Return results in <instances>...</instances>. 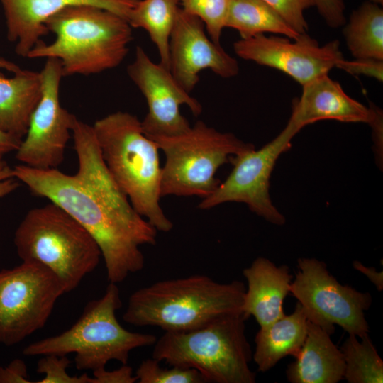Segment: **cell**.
<instances>
[{"mask_svg": "<svg viewBox=\"0 0 383 383\" xmlns=\"http://www.w3.org/2000/svg\"><path fill=\"white\" fill-rule=\"evenodd\" d=\"M72 135L79 163L74 174L23 164L13 168V174L34 195L60 206L91 235L104 260L107 280L117 284L143 268L140 246L155 245L158 231L113 180L92 126L77 119Z\"/></svg>", "mask_w": 383, "mask_h": 383, "instance_id": "obj_1", "label": "cell"}, {"mask_svg": "<svg viewBox=\"0 0 383 383\" xmlns=\"http://www.w3.org/2000/svg\"><path fill=\"white\" fill-rule=\"evenodd\" d=\"M245 292L242 282L220 283L202 274L159 281L130 296L123 318L165 332L191 331L220 316L242 313Z\"/></svg>", "mask_w": 383, "mask_h": 383, "instance_id": "obj_2", "label": "cell"}, {"mask_svg": "<svg viewBox=\"0 0 383 383\" xmlns=\"http://www.w3.org/2000/svg\"><path fill=\"white\" fill-rule=\"evenodd\" d=\"M45 26L55 40L50 44L39 41L27 57L59 60L63 77L116 67L132 40V27L126 19L91 5L66 7L50 17Z\"/></svg>", "mask_w": 383, "mask_h": 383, "instance_id": "obj_3", "label": "cell"}, {"mask_svg": "<svg viewBox=\"0 0 383 383\" xmlns=\"http://www.w3.org/2000/svg\"><path fill=\"white\" fill-rule=\"evenodd\" d=\"M92 127L109 173L133 207L157 231H170L173 223L160 204V149L145 134L141 121L130 113L116 111Z\"/></svg>", "mask_w": 383, "mask_h": 383, "instance_id": "obj_4", "label": "cell"}, {"mask_svg": "<svg viewBox=\"0 0 383 383\" xmlns=\"http://www.w3.org/2000/svg\"><path fill=\"white\" fill-rule=\"evenodd\" d=\"M246 319L243 313H234L191 331L165 332L154 343L152 357L170 366L194 369L205 382L254 383Z\"/></svg>", "mask_w": 383, "mask_h": 383, "instance_id": "obj_5", "label": "cell"}, {"mask_svg": "<svg viewBox=\"0 0 383 383\" xmlns=\"http://www.w3.org/2000/svg\"><path fill=\"white\" fill-rule=\"evenodd\" d=\"M22 261L38 262L50 270L66 292L78 287L96 269L101 252L91 235L55 203L30 209L13 238Z\"/></svg>", "mask_w": 383, "mask_h": 383, "instance_id": "obj_6", "label": "cell"}, {"mask_svg": "<svg viewBox=\"0 0 383 383\" xmlns=\"http://www.w3.org/2000/svg\"><path fill=\"white\" fill-rule=\"evenodd\" d=\"M121 307L116 284L109 283L104 295L89 301L79 319L64 332L33 342L23 350L26 356L74 353L75 367L92 372L103 369L110 360L127 364L130 353L153 345V334L131 332L118 322L116 312Z\"/></svg>", "mask_w": 383, "mask_h": 383, "instance_id": "obj_7", "label": "cell"}, {"mask_svg": "<svg viewBox=\"0 0 383 383\" xmlns=\"http://www.w3.org/2000/svg\"><path fill=\"white\" fill-rule=\"evenodd\" d=\"M165 155L161 170V196L211 194L221 182L215 175L231 157L255 149L231 133L220 132L198 121L175 136H148Z\"/></svg>", "mask_w": 383, "mask_h": 383, "instance_id": "obj_8", "label": "cell"}, {"mask_svg": "<svg viewBox=\"0 0 383 383\" xmlns=\"http://www.w3.org/2000/svg\"><path fill=\"white\" fill-rule=\"evenodd\" d=\"M65 293L57 277L35 262L0 272V343L11 346L43 328Z\"/></svg>", "mask_w": 383, "mask_h": 383, "instance_id": "obj_9", "label": "cell"}, {"mask_svg": "<svg viewBox=\"0 0 383 383\" xmlns=\"http://www.w3.org/2000/svg\"><path fill=\"white\" fill-rule=\"evenodd\" d=\"M289 292L299 301L307 320L330 335L335 331L334 325L360 338L368 335L364 311L371 305L370 294L340 284L323 262L299 259L298 272Z\"/></svg>", "mask_w": 383, "mask_h": 383, "instance_id": "obj_10", "label": "cell"}, {"mask_svg": "<svg viewBox=\"0 0 383 383\" xmlns=\"http://www.w3.org/2000/svg\"><path fill=\"white\" fill-rule=\"evenodd\" d=\"M299 131L289 120L282 132L260 149L231 157L232 171L198 207L206 210L227 202L243 203L266 221L283 225L285 218L270 198V179L279 157L290 148L292 139Z\"/></svg>", "mask_w": 383, "mask_h": 383, "instance_id": "obj_11", "label": "cell"}, {"mask_svg": "<svg viewBox=\"0 0 383 383\" xmlns=\"http://www.w3.org/2000/svg\"><path fill=\"white\" fill-rule=\"evenodd\" d=\"M42 95L30 120L24 139L16 150L21 164L38 170L56 169L64 160L65 151L77 117L60 101L62 64L47 58L40 72Z\"/></svg>", "mask_w": 383, "mask_h": 383, "instance_id": "obj_12", "label": "cell"}, {"mask_svg": "<svg viewBox=\"0 0 383 383\" xmlns=\"http://www.w3.org/2000/svg\"><path fill=\"white\" fill-rule=\"evenodd\" d=\"M127 73L144 96L148 111L141 121L147 136H175L191 126L182 115L180 106L187 105L194 116L202 111L201 104L174 79L170 70L153 62L140 46Z\"/></svg>", "mask_w": 383, "mask_h": 383, "instance_id": "obj_13", "label": "cell"}, {"mask_svg": "<svg viewBox=\"0 0 383 383\" xmlns=\"http://www.w3.org/2000/svg\"><path fill=\"white\" fill-rule=\"evenodd\" d=\"M287 37L260 34L233 43L240 58L277 69L288 74L301 86L315 78L328 74L344 59L338 40L324 45L307 33L291 41Z\"/></svg>", "mask_w": 383, "mask_h": 383, "instance_id": "obj_14", "label": "cell"}, {"mask_svg": "<svg viewBox=\"0 0 383 383\" xmlns=\"http://www.w3.org/2000/svg\"><path fill=\"white\" fill-rule=\"evenodd\" d=\"M170 70L188 92L199 81V73L211 70L223 78L239 72L238 62L221 45L206 35L205 26L196 16L179 8L170 39Z\"/></svg>", "mask_w": 383, "mask_h": 383, "instance_id": "obj_15", "label": "cell"}, {"mask_svg": "<svg viewBox=\"0 0 383 383\" xmlns=\"http://www.w3.org/2000/svg\"><path fill=\"white\" fill-rule=\"evenodd\" d=\"M4 10L7 39L16 43L15 51L27 57L49 31L45 21L66 7L91 5L113 12L128 21L138 0H0Z\"/></svg>", "mask_w": 383, "mask_h": 383, "instance_id": "obj_16", "label": "cell"}, {"mask_svg": "<svg viewBox=\"0 0 383 383\" xmlns=\"http://www.w3.org/2000/svg\"><path fill=\"white\" fill-rule=\"evenodd\" d=\"M302 87L301 97L293 102L289 118L300 130L321 120L369 124L374 117L375 106L367 107L349 96L328 74L315 78Z\"/></svg>", "mask_w": 383, "mask_h": 383, "instance_id": "obj_17", "label": "cell"}, {"mask_svg": "<svg viewBox=\"0 0 383 383\" xmlns=\"http://www.w3.org/2000/svg\"><path fill=\"white\" fill-rule=\"evenodd\" d=\"M248 283L242 313L253 316L260 327L284 315L283 302L289 292L292 275L287 265L276 266L265 257H257L243 272Z\"/></svg>", "mask_w": 383, "mask_h": 383, "instance_id": "obj_18", "label": "cell"}, {"mask_svg": "<svg viewBox=\"0 0 383 383\" xmlns=\"http://www.w3.org/2000/svg\"><path fill=\"white\" fill-rule=\"evenodd\" d=\"M287 370L292 383H337L344 379L345 361L330 335L308 321L305 341Z\"/></svg>", "mask_w": 383, "mask_h": 383, "instance_id": "obj_19", "label": "cell"}, {"mask_svg": "<svg viewBox=\"0 0 383 383\" xmlns=\"http://www.w3.org/2000/svg\"><path fill=\"white\" fill-rule=\"evenodd\" d=\"M41 95L40 72L21 69L11 77L0 72V130L23 140Z\"/></svg>", "mask_w": 383, "mask_h": 383, "instance_id": "obj_20", "label": "cell"}, {"mask_svg": "<svg viewBox=\"0 0 383 383\" xmlns=\"http://www.w3.org/2000/svg\"><path fill=\"white\" fill-rule=\"evenodd\" d=\"M307 329L308 320L299 303L291 314L260 327L252 354L258 370L268 371L287 355L296 357L305 341Z\"/></svg>", "mask_w": 383, "mask_h": 383, "instance_id": "obj_21", "label": "cell"}, {"mask_svg": "<svg viewBox=\"0 0 383 383\" xmlns=\"http://www.w3.org/2000/svg\"><path fill=\"white\" fill-rule=\"evenodd\" d=\"M344 26L345 43L355 59L383 60V9L379 4L362 3Z\"/></svg>", "mask_w": 383, "mask_h": 383, "instance_id": "obj_22", "label": "cell"}, {"mask_svg": "<svg viewBox=\"0 0 383 383\" xmlns=\"http://www.w3.org/2000/svg\"><path fill=\"white\" fill-rule=\"evenodd\" d=\"M226 27L238 30L242 39L265 33L292 40L300 35L263 0H231Z\"/></svg>", "mask_w": 383, "mask_h": 383, "instance_id": "obj_23", "label": "cell"}, {"mask_svg": "<svg viewBox=\"0 0 383 383\" xmlns=\"http://www.w3.org/2000/svg\"><path fill=\"white\" fill-rule=\"evenodd\" d=\"M179 0H138L128 22L145 30L155 45L160 63L170 70V39L176 20Z\"/></svg>", "mask_w": 383, "mask_h": 383, "instance_id": "obj_24", "label": "cell"}, {"mask_svg": "<svg viewBox=\"0 0 383 383\" xmlns=\"http://www.w3.org/2000/svg\"><path fill=\"white\" fill-rule=\"evenodd\" d=\"M340 350L345 361L344 379L349 383H382L383 362L368 335L349 334Z\"/></svg>", "mask_w": 383, "mask_h": 383, "instance_id": "obj_25", "label": "cell"}, {"mask_svg": "<svg viewBox=\"0 0 383 383\" xmlns=\"http://www.w3.org/2000/svg\"><path fill=\"white\" fill-rule=\"evenodd\" d=\"M231 0H179L182 9L196 17L204 24L213 42L221 45L222 30L226 21Z\"/></svg>", "mask_w": 383, "mask_h": 383, "instance_id": "obj_26", "label": "cell"}, {"mask_svg": "<svg viewBox=\"0 0 383 383\" xmlns=\"http://www.w3.org/2000/svg\"><path fill=\"white\" fill-rule=\"evenodd\" d=\"M160 361L152 357L143 360L135 375L139 383H204L201 374L196 370L171 366L165 368Z\"/></svg>", "mask_w": 383, "mask_h": 383, "instance_id": "obj_27", "label": "cell"}, {"mask_svg": "<svg viewBox=\"0 0 383 383\" xmlns=\"http://www.w3.org/2000/svg\"><path fill=\"white\" fill-rule=\"evenodd\" d=\"M70 363L66 355H45L37 365V372L44 374L38 383H91V377L86 373L71 376L67 372Z\"/></svg>", "mask_w": 383, "mask_h": 383, "instance_id": "obj_28", "label": "cell"}, {"mask_svg": "<svg viewBox=\"0 0 383 383\" xmlns=\"http://www.w3.org/2000/svg\"><path fill=\"white\" fill-rule=\"evenodd\" d=\"M269 4L296 32L306 33L309 26L304 11L315 6L314 0H263Z\"/></svg>", "mask_w": 383, "mask_h": 383, "instance_id": "obj_29", "label": "cell"}, {"mask_svg": "<svg viewBox=\"0 0 383 383\" xmlns=\"http://www.w3.org/2000/svg\"><path fill=\"white\" fill-rule=\"evenodd\" d=\"M351 74H363L382 82L383 81V60L374 58H357L354 60H341L335 66Z\"/></svg>", "mask_w": 383, "mask_h": 383, "instance_id": "obj_30", "label": "cell"}, {"mask_svg": "<svg viewBox=\"0 0 383 383\" xmlns=\"http://www.w3.org/2000/svg\"><path fill=\"white\" fill-rule=\"evenodd\" d=\"M319 14L331 28H338L346 23L345 6L343 0H314Z\"/></svg>", "mask_w": 383, "mask_h": 383, "instance_id": "obj_31", "label": "cell"}, {"mask_svg": "<svg viewBox=\"0 0 383 383\" xmlns=\"http://www.w3.org/2000/svg\"><path fill=\"white\" fill-rule=\"evenodd\" d=\"M137 382L133 369L127 364L111 371L105 368L93 372L91 383H134Z\"/></svg>", "mask_w": 383, "mask_h": 383, "instance_id": "obj_32", "label": "cell"}, {"mask_svg": "<svg viewBox=\"0 0 383 383\" xmlns=\"http://www.w3.org/2000/svg\"><path fill=\"white\" fill-rule=\"evenodd\" d=\"M24 361L15 359L7 366L0 367V383H30Z\"/></svg>", "mask_w": 383, "mask_h": 383, "instance_id": "obj_33", "label": "cell"}, {"mask_svg": "<svg viewBox=\"0 0 383 383\" xmlns=\"http://www.w3.org/2000/svg\"><path fill=\"white\" fill-rule=\"evenodd\" d=\"M19 186L13 168L5 160H0V199L14 192Z\"/></svg>", "mask_w": 383, "mask_h": 383, "instance_id": "obj_34", "label": "cell"}, {"mask_svg": "<svg viewBox=\"0 0 383 383\" xmlns=\"http://www.w3.org/2000/svg\"><path fill=\"white\" fill-rule=\"evenodd\" d=\"M21 140L0 130V160L8 153L16 152Z\"/></svg>", "mask_w": 383, "mask_h": 383, "instance_id": "obj_35", "label": "cell"}, {"mask_svg": "<svg viewBox=\"0 0 383 383\" xmlns=\"http://www.w3.org/2000/svg\"><path fill=\"white\" fill-rule=\"evenodd\" d=\"M354 267L365 274L367 278L376 286L379 291L383 289L382 272H377L374 267H367L360 262L356 261L354 262Z\"/></svg>", "mask_w": 383, "mask_h": 383, "instance_id": "obj_36", "label": "cell"}, {"mask_svg": "<svg viewBox=\"0 0 383 383\" xmlns=\"http://www.w3.org/2000/svg\"><path fill=\"white\" fill-rule=\"evenodd\" d=\"M21 68L16 63L8 60L7 59L0 56V70H5L6 71L15 73L20 70Z\"/></svg>", "mask_w": 383, "mask_h": 383, "instance_id": "obj_37", "label": "cell"}, {"mask_svg": "<svg viewBox=\"0 0 383 383\" xmlns=\"http://www.w3.org/2000/svg\"><path fill=\"white\" fill-rule=\"evenodd\" d=\"M367 1H369L370 2L377 4H379V5L383 4V0H367Z\"/></svg>", "mask_w": 383, "mask_h": 383, "instance_id": "obj_38", "label": "cell"}]
</instances>
